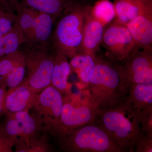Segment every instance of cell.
<instances>
[{
    "label": "cell",
    "instance_id": "cell-28",
    "mask_svg": "<svg viewBox=\"0 0 152 152\" xmlns=\"http://www.w3.org/2000/svg\"><path fill=\"white\" fill-rule=\"evenodd\" d=\"M20 0H0V5L4 8L14 12Z\"/></svg>",
    "mask_w": 152,
    "mask_h": 152
},
{
    "label": "cell",
    "instance_id": "cell-7",
    "mask_svg": "<svg viewBox=\"0 0 152 152\" xmlns=\"http://www.w3.org/2000/svg\"><path fill=\"white\" fill-rule=\"evenodd\" d=\"M63 105V96L52 86L38 94L31 108V114L42 132L55 137L59 126Z\"/></svg>",
    "mask_w": 152,
    "mask_h": 152
},
{
    "label": "cell",
    "instance_id": "cell-5",
    "mask_svg": "<svg viewBox=\"0 0 152 152\" xmlns=\"http://www.w3.org/2000/svg\"><path fill=\"white\" fill-rule=\"evenodd\" d=\"M99 110L86 88L63 96L61 121L55 137H57L81 126L96 121Z\"/></svg>",
    "mask_w": 152,
    "mask_h": 152
},
{
    "label": "cell",
    "instance_id": "cell-3",
    "mask_svg": "<svg viewBox=\"0 0 152 152\" xmlns=\"http://www.w3.org/2000/svg\"><path fill=\"white\" fill-rule=\"evenodd\" d=\"M89 5L74 0L56 25L50 41L52 48L71 58L81 49L86 12Z\"/></svg>",
    "mask_w": 152,
    "mask_h": 152
},
{
    "label": "cell",
    "instance_id": "cell-20",
    "mask_svg": "<svg viewBox=\"0 0 152 152\" xmlns=\"http://www.w3.org/2000/svg\"><path fill=\"white\" fill-rule=\"evenodd\" d=\"M26 42V39L17 20L12 29L0 37V59L18 50L20 47Z\"/></svg>",
    "mask_w": 152,
    "mask_h": 152
},
{
    "label": "cell",
    "instance_id": "cell-17",
    "mask_svg": "<svg viewBox=\"0 0 152 152\" xmlns=\"http://www.w3.org/2000/svg\"><path fill=\"white\" fill-rule=\"evenodd\" d=\"M55 21L50 15L38 11L31 39L25 44L34 46L49 45Z\"/></svg>",
    "mask_w": 152,
    "mask_h": 152
},
{
    "label": "cell",
    "instance_id": "cell-15",
    "mask_svg": "<svg viewBox=\"0 0 152 152\" xmlns=\"http://www.w3.org/2000/svg\"><path fill=\"white\" fill-rule=\"evenodd\" d=\"M117 21L126 26L144 12L152 9V0H115Z\"/></svg>",
    "mask_w": 152,
    "mask_h": 152
},
{
    "label": "cell",
    "instance_id": "cell-30",
    "mask_svg": "<svg viewBox=\"0 0 152 152\" xmlns=\"http://www.w3.org/2000/svg\"><path fill=\"white\" fill-rule=\"evenodd\" d=\"M0 152H2V151L1 149V148H0Z\"/></svg>",
    "mask_w": 152,
    "mask_h": 152
},
{
    "label": "cell",
    "instance_id": "cell-22",
    "mask_svg": "<svg viewBox=\"0 0 152 152\" xmlns=\"http://www.w3.org/2000/svg\"><path fill=\"white\" fill-rule=\"evenodd\" d=\"M16 11L18 12L17 21L26 39L27 43L31 39L38 11L20 4L17 6Z\"/></svg>",
    "mask_w": 152,
    "mask_h": 152
},
{
    "label": "cell",
    "instance_id": "cell-21",
    "mask_svg": "<svg viewBox=\"0 0 152 152\" xmlns=\"http://www.w3.org/2000/svg\"><path fill=\"white\" fill-rule=\"evenodd\" d=\"M16 152H47L53 151L48 134L39 133L26 140H18L15 145Z\"/></svg>",
    "mask_w": 152,
    "mask_h": 152
},
{
    "label": "cell",
    "instance_id": "cell-11",
    "mask_svg": "<svg viewBox=\"0 0 152 152\" xmlns=\"http://www.w3.org/2000/svg\"><path fill=\"white\" fill-rule=\"evenodd\" d=\"M38 94L24 79L18 86L7 90L4 114L30 111Z\"/></svg>",
    "mask_w": 152,
    "mask_h": 152
},
{
    "label": "cell",
    "instance_id": "cell-27",
    "mask_svg": "<svg viewBox=\"0 0 152 152\" xmlns=\"http://www.w3.org/2000/svg\"><path fill=\"white\" fill-rule=\"evenodd\" d=\"M134 152H152V138L142 134L136 142Z\"/></svg>",
    "mask_w": 152,
    "mask_h": 152
},
{
    "label": "cell",
    "instance_id": "cell-26",
    "mask_svg": "<svg viewBox=\"0 0 152 152\" xmlns=\"http://www.w3.org/2000/svg\"><path fill=\"white\" fill-rule=\"evenodd\" d=\"M139 118L142 134L152 138V107L140 112Z\"/></svg>",
    "mask_w": 152,
    "mask_h": 152
},
{
    "label": "cell",
    "instance_id": "cell-18",
    "mask_svg": "<svg viewBox=\"0 0 152 152\" xmlns=\"http://www.w3.org/2000/svg\"><path fill=\"white\" fill-rule=\"evenodd\" d=\"M74 0H20L19 4L51 16L56 20Z\"/></svg>",
    "mask_w": 152,
    "mask_h": 152
},
{
    "label": "cell",
    "instance_id": "cell-8",
    "mask_svg": "<svg viewBox=\"0 0 152 152\" xmlns=\"http://www.w3.org/2000/svg\"><path fill=\"white\" fill-rule=\"evenodd\" d=\"M0 124V148L2 152H12L18 140H26L42 132L40 126L29 111L6 115Z\"/></svg>",
    "mask_w": 152,
    "mask_h": 152
},
{
    "label": "cell",
    "instance_id": "cell-16",
    "mask_svg": "<svg viewBox=\"0 0 152 152\" xmlns=\"http://www.w3.org/2000/svg\"><path fill=\"white\" fill-rule=\"evenodd\" d=\"M124 102L139 115L142 111L152 107V84L131 85Z\"/></svg>",
    "mask_w": 152,
    "mask_h": 152
},
{
    "label": "cell",
    "instance_id": "cell-24",
    "mask_svg": "<svg viewBox=\"0 0 152 152\" xmlns=\"http://www.w3.org/2000/svg\"><path fill=\"white\" fill-rule=\"evenodd\" d=\"M26 67V64L25 56L10 72L0 80V85L7 87L8 89L18 86L25 78Z\"/></svg>",
    "mask_w": 152,
    "mask_h": 152
},
{
    "label": "cell",
    "instance_id": "cell-19",
    "mask_svg": "<svg viewBox=\"0 0 152 152\" xmlns=\"http://www.w3.org/2000/svg\"><path fill=\"white\" fill-rule=\"evenodd\" d=\"M96 56L79 53L70 58L69 64L72 71L73 70L77 74L82 84L86 86V88L88 85Z\"/></svg>",
    "mask_w": 152,
    "mask_h": 152
},
{
    "label": "cell",
    "instance_id": "cell-12",
    "mask_svg": "<svg viewBox=\"0 0 152 152\" xmlns=\"http://www.w3.org/2000/svg\"><path fill=\"white\" fill-rule=\"evenodd\" d=\"M91 7L88 6L86 12L81 49L80 53L96 55L102 45L105 27L93 18L91 13Z\"/></svg>",
    "mask_w": 152,
    "mask_h": 152
},
{
    "label": "cell",
    "instance_id": "cell-1",
    "mask_svg": "<svg viewBox=\"0 0 152 152\" xmlns=\"http://www.w3.org/2000/svg\"><path fill=\"white\" fill-rule=\"evenodd\" d=\"M129 87L121 64L96 56L86 89L99 109L112 107L122 102Z\"/></svg>",
    "mask_w": 152,
    "mask_h": 152
},
{
    "label": "cell",
    "instance_id": "cell-25",
    "mask_svg": "<svg viewBox=\"0 0 152 152\" xmlns=\"http://www.w3.org/2000/svg\"><path fill=\"white\" fill-rule=\"evenodd\" d=\"M25 56L23 52L18 50L0 59V80L5 77Z\"/></svg>",
    "mask_w": 152,
    "mask_h": 152
},
{
    "label": "cell",
    "instance_id": "cell-6",
    "mask_svg": "<svg viewBox=\"0 0 152 152\" xmlns=\"http://www.w3.org/2000/svg\"><path fill=\"white\" fill-rule=\"evenodd\" d=\"M24 53L28 74L24 80L39 94L51 86L54 68L53 52L49 45L34 46L27 44Z\"/></svg>",
    "mask_w": 152,
    "mask_h": 152
},
{
    "label": "cell",
    "instance_id": "cell-2",
    "mask_svg": "<svg viewBox=\"0 0 152 152\" xmlns=\"http://www.w3.org/2000/svg\"><path fill=\"white\" fill-rule=\"evenodd\" d=\"M95 122L103 128L123 151H134L141 129L138 115L124 102L99 109Z\"/></svg>",
    "mask_w": 152,
    "mask_h": 152
},
{
    "label": "cell",
    "instance_id": "cell-31",
    "mask_svg": "<svg viewBox=\"0 0 152 152\" xmlns=\"http://www.w3.org/2000/svg\"><path fill=\"white\" fill-rule=\"evenodd\" d=\"M0 7H2L1 5H0Z\"/></svg>",
    "mask_w": 152,
    "mask_h": 152
},
{
    "label": "cell",
    "instance_id": "cell-29",
    "mask_svg": "<svg viewBox=\"0 0 152 152\" xmlns=\"http://www.w3.org/2000/svg\"><path fill=\"white\" fill-rule=\"evenodd\" d=\"M7 91V87L0 85V117L4 114Z\"/></svg>",
    "mask_w": 152,
    "mask_h": 152
},
{
    "label": "cell",
    "instance_id": "cell-9",
    "mask_svg": "<svg viewBox=\"0 0 152 152\" xmlns=\"http://www.w3.org/2000/svg\"><path fill=\"white\" fill-rule=\"evenodd\" d=\"M102 45L110 60L124 62L137 48L126 26L115 20L105 27Z\"/></svg>",
    "mask_w": 152,
    "mask_h": 152
},
{
    "label": "cell",
    "instance_id": "cell-4",
    "mask_svg": "<svg viewBox=\"0 0 152 152\" xmlns=\"http://www.w3.org/2000/svg\"><path fill=\"white\" fill-rule=\"evenodd\" d=\"M61 151L69 152H123L96 122L81 126L57 137Z\"/></svg>",
    "mask_w": 152,
    "mask_h": 152
},
{
    "label": "cell",
    "instance_id": "cell-14",
    "mask_svg": "<svg viewBox=\"0 0 152 152\" xmlns=\"http://www.w3.org/2000/svg\"><path fill=\"white\" fill-rule=\"evenodd\" d=\"M54 68L51 86L56 89L63 96L72 93V85L68 82L72 69L68 58L59 51L53 49Z\"/></svg>",
    "mask_w": 152,
    "mask_h": 152
},
{
    "label": "cell",
    "instance_id": "cell-23",
    "mask_svg": "<svg viewBox=\"0 0 152 152\" xmlns=\"http://www.w3.org/2000/svg\"><path fill=\"white\" fill-rule=\"evenodd\" d=\"M91 13L93 18L104 27L113 21L116 18L114 3L110 0H99L91 7Z\"/></svg>",
    "mask_w": 152,
    "mask_h": 152
},
{
    "label": "cell",
    "instance_id": "cell-10",
    "mask_svg": "<svg viewBox=\"0 0 152 152\" xmlns=\"http://www.w3.org/2000/svg\"><path fill=\"white\" fill-rule=\"evenodd\" d=\"M121 66L129 86L152 84V50L136 49Z\"/></svg>",
    "mask_w": 152,
    "mask_h": 152
},
{
    "label": "cell",
    "instance_id": "cell-13",
    "mask_svg": "<svg viewBox=\"0 0 152 152\" xmlns=\"http://www.w3.org/2000/svg\"><path fill=\"white\" fill-rule=\"evenodd\" d=\"M126 26L137 48L152 50V9L136 17Z\"/></svg>",
    "mask_w": 152,
    "mask_h": 152
}]
</instances>
